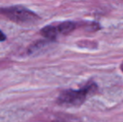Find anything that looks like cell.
<instances>
[{
    "instance_id": "3",
    "label": "cell",
    "mask_w": 123,
    "mask_h": 122,
    "mask_svg": "<svg viewBox=\"0 0 123 122\" xmlns=\"http://www.w3.org/2000/svg\"><path fill=\"white\" fill-rule=\"evenodd\" d=\"M75 27L76 24L75 23L71 21H65L63 22V23H59L58 25L56 26L57 30H58L59 34H69L75 29Z\"/></svg>"
},
{
    "instance_id": "5",
    "label": "cell",
    "mask_w": 123,
    "mask_h": 122,
    "mask_svg": "<svg viewBox=\"0 0 123 122\" xmlns=\"http://www.w3.org/2000/svg\"><path fill=\"white\" fill-rule=\"evenodd\" d=\"M5 39H6V36H5V34L0 30V42H3Z\"/></svg>"
},
{
    "instance_id": "6",
    "label": "cell",
    "mask_w": 123,
    "mask_h": 122,
    "mask_svg": "<svg viewBox=\"0 0 123 122\" xmlns=\"http://www.w3.org/2000/svg\"><path fill=\"white\" fill-rule=\"evenodd\" d=\"M122 71H123V64H122Z\"/></svg>"
},
{
    "instance_id": "2",
    "label": "cell",
    "mask_w": 123,
    "mask_h": 122,
    "mask_svg": "<svg viewBox=\"0 0 123 122\" xmlns=\"http://www.w3.org/2000/svg\"><path fill=\"white\" fill-rule=\"evenodd\" d=\"M0 15L20 25L35 24L39 17L35 13L22 6H12L0 8Z\"/></svg>"
},
{
    "instance_id": "1",
    "label": "cell",
    "mask_w": 123,
    "mask_h": 122,
    "mask_svg": "<svg viewBox=\"0 0 123 122\" xmlns=\"http://www.w3.org/2000/svg\"><path fill=\"white\" fill-rule=\"evenodd\" d=\"M96 90L95 83H88L80 90H66L60 93L57 98V104L65 107H77L85 102L89 94Z\"/></svg>"
},
{
    "instance_id": "4",
    "label": "cell",
    "mask_w": 123,
    "mask_h": 122,
    "mask_svg": "<svg viewBox=\"0 0 123 122\" xmlns=\"http://www.w3.org/2000/svg\"><path fill=\"white\" fill-rule=\"evenodd\" d=\"M41 34L48 39H55L58 35V30L55 25H48L41 29Z\"/></svg>"
}]
</instances>
